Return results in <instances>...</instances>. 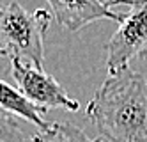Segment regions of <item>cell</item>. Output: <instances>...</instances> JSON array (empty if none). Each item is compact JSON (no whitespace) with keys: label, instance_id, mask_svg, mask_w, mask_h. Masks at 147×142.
Listing matches in <instances>:
<instances>
[{"label":"cell","instance_id":"ba28073f","mask_svg":"<svg viewBox=\"0 0 147 142\" xmlns=\"http://www.w3.org/2000/svg\"><path fill=\"white\" fill-rule=\"evenodd\" d=\"M0 142H27L16 117L0 108Z\"/></svg>","mask_w":147,"mask_h":142},{"label":"cell","instance_id":"6da1fadb","mask_svg":"<svg viewBox=\"0 0 147 142\" xmlns=\"http://www.w3.org/2000/svg\"><path fill=\"white\" fill-rule=\"evenodd\" d=\"M87 117L107 142H147V82L126 68L110 75L87 105Z\"/></svg>","mask_w":147,"mask_h":142},{"label":"cell","instance_id":"7a4b0ae2","mask_svg":"<svg viewBox=\"0 0 147 142\" xmlns=\"http://www.w3.org/2000/svg\"><path fill=\"white\" fill-rule=\"evenodd\" d=\"M50 20L46 9L27 11L18 2L0 7V57L28 60L30 66L43 69Z\"/></svg>","mask_w":147,"mask_h":142},{"label":"cell","instance_id":"8992f818","mask_svg":"<svg viewBox=\"0 0 147 142\" xmlns=\"http://www.w3.org/2000/svg\"><path fill=\"white\" fill-rule=\"evenodd\" d=\"M0 108L14 117H22L25 121L32 123L34 126H39V130L48 126V123L45 121L46 110L30 103L18 89L11 87L4 80H0Z\"/></svg>","mask_w":147,"mask_h":142},{"label":"cell","instance_id":"5b68a950","mask_svg":"<svg viewBox=\"0 0 147 142\" xmlns=\"http://www.w3.org/2000/svg\"><path fill=\"white\" fill-rule=\"evenodd\" d=\"M51 14L57 23L71 32H78L85 25L98 20L122 21L124 14H117L112 5H131L133 0H48Z\"/></svg>","mask_w":147,"mask_h":142},{"label":"cell","instance_id":"277c9868","mask_svg":"<svg viewBox=\"0 0 147 142\" xmlns=\"http://www.w3.org/2000/svg\"><path fill=\"white\" fill-rule=\"evenodd\" d=\"M11 73L22 92L30 103L48 110V108H64L69 112H76L80 103L67 94L53 76L45 73V69H37L30 64H25L18 59L11 60Z\"/></svg>","mask_w":147,"mask_h":142},{"label":"cell","instance_id":"52a82bcc","mask_svg":"<svg viewBox=\"0 0 147 142\" xmlns=\"http://www.w3.org/2000/svg\"><path fill=\"white\" fill-rule=\"evenodd\" d=\"M32 142H107L105 139H90L82 128L71 123H51L46 128L39 130Z\"/></svg>","mask_w":147,"mask_h":142},{"label":"cell","instance_id":"3957f363","mask_svg":"<svg viewBox=\"0 0 147 142\" xmlns=\"http://www.w3.org/2000/svg\"><path fill=\"white\" fill-rule=\"evenodd\" d=\"M129 13L105 46L110 75L129 68L135 59L147 57V0H133Z\"/></svg>","mask_w":147,"mask_h":142}]
</instances>
